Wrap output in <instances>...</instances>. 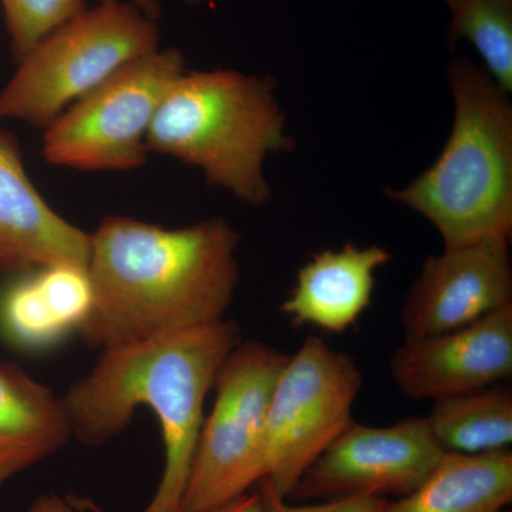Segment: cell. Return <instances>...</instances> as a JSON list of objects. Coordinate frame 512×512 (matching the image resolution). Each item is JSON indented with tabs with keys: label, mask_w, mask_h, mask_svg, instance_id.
<instances>
[{
	"label": "cell",
	"mask_w": 512,
	"mask_h": 512,
	"mask_svg": "<svg viewBox=\"0 0 512 512\" xmlns=\"http://www.w3.org/2000/svg\"><path fill=\"white\" fill-rule=\"evenodd\" d=\"M239 241L224 218L183 228L104 218L90 234L94 303L80 338L107 350L221 322L239 285Z\"/></svg>",
	"instance_id": "obj_1"
},
{
	"label": "cell",
	"mask_w": 512,
	"mask_h": 512,
	"mask_svg": "<svg viewBox=\"0 0 512 512\" xmlns=\"http://www.w3.org/2000/svg\"><path fill=\"white\" fill-rule=\"evenodd\" d=\"M239 342L238 323L224 319L103 350L92 372L62 397L72 436L89 446L116 439L137 407L156 413L164 441V470L156 493L141 512H181L204 424L205 400L222 363Z\"/></svg>",
	"instance_id": "obj_2"
},
{
	"label": "cell",
	"mask_w": 512,
	"mask_h": 512,
	"mask_svg": "<svg viewBox=\"0 0 512 512\" xmlns=\"http://www.w3.org/2000/svg\"><path fill=\"white\" fill-rule=\"evenodd\" d=\"M454 120L440 156L390 200L433 225L444 247L512 235V103L483 67H448Z\"/></svg>",
	"instance_id": "obj_3"
},
{
	"label": "cell",
	"mask_w": 512,
	"mask_h": 512,
	"mask_svg": "<svg viewBox=\"0 0 512 512\" xmlns=\"http://www.w3.org/2000/svg\"><path fill=\"white\" fill-rule=\"evenodd\" d=\"M147 143L150 153L198 168L208 184L251 207L272 200L266 158L295 148L274 80L229 69L181 73Z\"/></svg>",
	"instance_id": "obj_4"
},
{
	"label": "cell",
	"mask_w": 512,
	"mask_h": 512,
	"mask_svg": "<svg viewBox=\"0 0 512 512\" xmlns=\"http://www.w3.org/2000/svg\"><path fill=\"white\" fill-rule=\"evenodd\" d=\"M158 49L157 20L130 2H99L19 60L0 90V120L46 128L128 63Z\"/></svg>",
	"instance_id": "obj_5"
},
{
	"label": "cell",
	"mask_w": 512,
	"mask_h": 512,
	"mask_svg": "<svg viewBox=\"0 0 512 512\" xmlns=\"http://www.w3.org/2000/svg\"><path fill=\"white\" fill-rule=\"evenodd\" d=\"M289 355L266 343L239 342L222 363L204 419L181 512H207L249 493L265 477L266 417Z\"/></svg>",
	"instance_id": "obj_6"
},
{
	"label": "cell",
	"mask_w": 512,
	"mask_h": 512,
	"mask_svg": "<svg viewBox=\"0 0 512 512\" xmlns=\"http://www.w3.org/2000/svg\"><path fill=\"white\" fill-rule=\"evenodd\" d=\"M175 47L128 63L45 128L49 164L79 171H133L146 165L148 133L171 83L185 72Z\"/></svg>",
	"instance_id": "obj_7"
},
{
	"label": "cell",
	"mask_w": 512,
	"mask_h": 512,
	"mask_svg": "<svg viewBox=\"0 0 512 512\" xmlns=\"http://www.w3.org/2000/svg\"><path fill=\"white\" fill-rule=\"evenodd\" d=\"M363 387L355 357L309 336L276 380L265 436L266 483L288 498L302 474L353 420Z\"/></svg>",
	"instance_id": "obj_8"
},
{
	"label": "cell",
	"mask_w": 512,
	"mask_h": 512,
	"mask_svg": "<svg viewBox=\"0 0 512 512\" xmlns=\"http://www.w3.org/2000/svg\"><path fill=\"white\" fill-rule=\"evenodd\" d=\"M427 417L387 427L352 424L308 467L292 488L293 503L345 498H400L413 493L444 456Z\"/></svg>",
	"instance_id": "obj_9"
},
{
	"label": "cell",
	"mask_w": 512,
	"mask_h": 512,
	"mask_svg": "<svg viewBox=\"0 0 512 512\" xmlns=\"http://www.w3.org/2000/svg\"><path fill=\"white\" fill-rule=\"evenodd\" d=\"M512 303L510 239L493 238L424 259L400 313L404 340L463 328Z\"/></svg>",
	"instance_id": "obj_10"
},
{
	"label": "cell",
	"mask_w": 512,
	"mask_h": 512,
	"mask_svg": "<svg viewBox=\"0 0 512 512\" xmlns=\"http://www.w3.org/2000/svg\"><path fill=\"white\" fill-rule=\"evenodd\" d=\"M389 370L397 389L413 402H437L510 379L512 303L463 328L403 340Z\"/></svg>",
	"instance_id": "obj_11"
},
{
	"label": "cell",
	"mask_w": 512,
	"mask_h": 512,
	"mask_svg": "<svg viewBox=\"0 0 512 512\" xmlns=\"http://www.w3.org/2000/svg\"><path fill=\"white\" fill-rule=\"evenodd\" d=\"M90 234L64 220L42 197L22 163L19 148L0 133V269L87 266Z\"/></svg>",
	"instance_id": "obj_12"
},
{
	"label": "cell",
	"mask_w": 512,
	"mask_h": 512,
	"mask_svg": "<svg viewBox=\"0 0 512 512\" xmlns=\"http://www.w3.org/2000/svg\"><path fill=\"white\" fill-rule=\"evenodd\" d=\"M93 303L87 266L57 264L19 272L0 295V332L16 348L47 352L79 335Z\"/></svg>",
	"instance_id": "obj_13"
},
{
	"label": "cell",
	"mask_w": 512,
	"mask_h": 512,
	"mask_svg": "<svg viewBox=\"0 0 512 512\" xmlns=\"http://www.w3.org/2000/svg\"><path fill=\"white\" fill-rule=\"evenodd\" d=\"M390 259L386 248L357 247L350 242L316 252L299 269L295 288L279 311L298 326L348 332L372 306L376 272Z\"/></svg>",
	"instance_id": "obj_14"
},
{
	"label": "cell",
	"mask_w": 512,
	"mask_h": 512,
	"mask_svg": "<svg viewBox=\"0 0 512 512\" xmlns=\"http://www.w3.org/2000/svg\"><path fill=\"white\" fill-rule=\"evenodd\" d=\"M72 437L62 397L19 367L0 362V490Z\"/></svg>",
	"instance_id": "obj_15"
},
{
	"label": "cell",
	"mask_w": 512,
	"mask_h": 512,
	"mask_svg": "<svg viewBox=\"0 0 512 512\" xmlns=\"http://www.w3.org/2000/svg\"><path fill=\"white\" fill-rule=\"evenodd\" d=\"M512 501V453H444L413 493L382 512H503Z\"/></svg>",
	"instance_id": "obj_16"
},
{
	"label": "cell",
	"mask_w": 512,
	"mask_h": 512,
	"mask_svg": "<svg viewBox=\"0 0 512 512\" xmlns=\"http://www.w3.org/2000/svg\"><path fill=\"white\" fill-rule=\"evenodd\" d=\"M431 433L446 453L484 454L510 450L512 392L487 387L433 402Z\"/></svg>",
	"instance_id": "obj_17"
},
{
	"label": "cell",
	"mask_w": 512,
	"mask_h": 512,
	"mask_svg": "<svg viewBox=\"0 0 512 512\" xmlns=\"http://www.w3.org/2000/svg\"><path fill=\"white\" fill-rule=\"evenodd\" d=\"M451 45L467 40L483 59L485 72L501 89L512 93V0H453L450 5Z\"/></svg>",
	"instance_id": "obj_18"
},
{
	"label": "cell",
	"mask_w": 512,
	"mask_h": 512,
	"mask_svg": "<svg viewBox=\"0 0 512 512\" xmlns=\"http://www.w3.org/2000/svg\"><path fill=\"white\" fill-rule=\"evenodd\" d=\"M13 52L22 59L47 35L87 9L86 0H0Z\"/></svg>",
	"instance_id": "obj_19"
},
{
	"label": "cell",
	"mask_w": 512,
	"mask_h": 512,
	"mask_svg": "<svg viewBox=\"0 0 512 512\" xmlns=\"http://www.w3.org/2000/svg\"><path fill=\"white\" fill-rule=\"evenodd\" d=\"M256 487L261 491L264 512H382L389 501V498L365 495L322 503H293L276 493L266 481H261Z\"/></svg>",
	"instance_id": "obj_20"
},
{
	"label": "cell",
	"mask_w": 512,
	"mask_h": 512,
	"mask_svg": "<svg viewBox=\"0 0 512 512\" xmlns=\"http://www.w3.org/2000/svg\"><path fill=\"white\" fill-rule=\"evenodd\" d=\"M28 512H82L72 501L57 494H42L33 501Z\"/></svg>",
	"instance_id": "obj_21"
},
{
	"label": "cell",
	"mask_w": 512,
	"mask_h": 512,
	"mask_svg": "<svg viewBox=\"0 0 512 512\" xmlns=\"http://www.w3.org/2000/svg\"><path fill=\"white\" fill-rule=\"evenodd\" d=\"M207 512H264V501L261 491L256 487V491H249L237 500Z\"/></svg>",
	"instance_id": "obj_22"
},
{
	"label": "cell",
	"mask_w": 512,
	"mask_h": 512,
	"mask_svg": "<svg viewBox=\"0 0 512 512\" xmlns=\"http://www.w3.org/2000/svg\"><path fill=\"white\" fill-rule=\"evenodd\" d=\"M99 2H110V0H99ZM128 2L137 6L141 12L146 13L151 19L158 20L161 16L160 0H128Z\"/></svg>",
	"instance_id": "obj_23"
},
{
	"label": "cell",
	"mask_w": 512,
	"mask_h": 512,
	"mask_svg": "<svg viewBox=\"0 0 512 512\" xmlns=\"http://www.w3.org/2000/svg\"><path fill=\"white\" fill-rule=\"evenodd\" d=\"M184 2L192 3V5H194V3L201 2V0H184Z\"/></svg>",
	"instance_id": "obj_24"
},
{
	"label": "cell",
	"mask_w": 512,
	"mask_h": 512,
	"mask_svg": "<svg viewBox=\"0 0 512 512\" xmlns=\"http://www.w3.org/2000/svg\"><path fill=\"white\" fill-rule=\"evenodd\" d=\"M451 2H453V0H446L447 5H450Z\"/></svg>",
	"instance_id": "obj_25"
}]
</instances>
